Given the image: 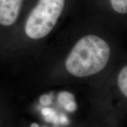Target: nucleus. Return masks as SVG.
<instances>
[{"label":"nucleus","instance_id":"1","mask_svg":"<svg viewBox=\"0 0 127 127\" xmlns=\"http://www.w3.org/2000/svg\"><path fill=\"white\" fill-rule=\"evenodd\" d=\"M110 57L107 42L95 35L83 37L73 46L65 62V67L71 75L87 77L101 71Z\"/></svg>","mask_w":127,"mask_h":127},{"label":"nucleus","instance_id":"2","mask_svg":"<svg viewBox=\"0 0 127 127\" xmlns=\"http://www.w3.org/2000/svg\"><path fill=\"white\" fill-rule=\"evenodd\" d=\"M65 0H39L28 17L25 32L27 36L39 40L54 28L62 13Z\"/></svg>","mask_w":127,"mask_h":127},{"label":"nucleus","instance_id":"3","mask_svg":"<svg viewBox=\"0 0 127 127\" xmlns=\"http://www.w3.org/2000/svg\"><path fill=\"white\" fill-rule=\"evenodd\" d=\"M23 0H0V26H13L18 19Z\"/></svg>","mask_w":127,"mask_h":127},{"label":"nucleus","instance_id":"4","mask_svg":"<svg viewBox=\"0 0 127 127\" xmlns=\"http://www.w3.org/2000/svg\"><path fill=\"white\" fill-rule=\"evenodd\" d=\"M117 83L121 92L123 95L127 97V66H124L120 71L119 73Z\"/></svg>","mask_w":127,"mask_h":127},{"label":"nucleus","instance_id":"5","mask_svg":"<svg viewBox=\"0 0 127 127\" xmlns=\"http://www.w3.org/2000/svg\"><path fill=\"white\" fill-rule=\"evenodd\" d=\"M41 113L47 122L54 123L56 125L59 124L58 115L56 114L54 109L50 107H44L41 110Z\"/></svg>","mask_w":127,"mask_h":127},{"label":"nucleus","instance_id":"6","mask_svg":"<svg viewBox=\"0 0 127 127\" xmlns=\"http://www.w3.org/2000/svg\"><path fill=\"white\" fill-rule=\"evenodd\" d=\"M112 9L119 14H127V0H110Z\"/></svg>","mask_w":127,"mask_h":127},{"label":"nucleus","instance_id":"7","mask_svg":"<svg viewBox=\"0 0 127 127\" xmlns=\"http://www.w3.org/2000/svg\"><path fill=\"white\" fill-rule=\"evenodd\" d=\"M74 101H75V98L73 95L67 91L61 92L58 95V102L64 107Z\"/></svg>","mask_w":127,"mask_h":127},{"label":"nucleus","instance_id":"8","mask_svg":"<svg viewBox=\"0 0 127 127\" xmlns=\"http://www.w3.org/2000/svg\"><path fill=\"white\" fill-rule=\"evenodd\" d=\"M40 102L42 105L47 107L52 103V98L49 95H42L40 97Z\"/></svg>","mask_w":127,"mask_h":127},{"label":"nucleus","instance_id":"9","mask_svg":"<svg viewBox=\"0 0 127 127\" xmlns=\"http://www.w3.org/2000/svg\"><path fill=\"white\" fill-rule=\"evenodd\" d=\"M58 121H59V124L64 126H67L69 124L68 119L66 116L64 115L63 114H61L59 116H58Z\"/></svg>","mask_w":127,"mask_h":127},{"label":"nucleus","instance_id":"10","mask_svg":"<svg viewBox=\"0 0 127 127\" xmlns=\"http://www.w3.org/2000/svg\"><path fill=\"white\" fill-rule=\"evenodd\" d=\"M76 107H77L76 103V102L74 101V102H73L71 103L68 104V105L65 106L64 108L65 109V110H66L67 112H73L74 111H76Z\"/></svg>","mask_w":127,"mask_h":127},{"label":"nucleus","instance_id":"11","mask_svg":"<svg viewBox=\"0 0 127 127\" xmlns=\"http://www.w3.org/2000/svg\"><path fill=\"white\" fill-rule=\"evenodd\" d=\"M31 127H40V126L37 123H32V124H31Z\"/></svg>","mask_w":127,"mask_h":127},{"label":"nucleus","instance_id":"12","mask_svg":"<svg viewBox=\"0 0 127 127\" xmlns=\"http://www.w3.org/2000/svg\"><path fill=\"white\" fill-rule=\"evenodd\" d=\"M0 127H3V123H2V119L0 118Z\"/></svg>","mask_w":127,"mask_h":127},{"label":"nucleus","instance_id":"13","mask_svg":"<svg viewBox=\"0 0 127 127\" xmlns=\"http://www.w3.org/2000/svg\"></svg>","mask_w":127,"mask_h":127},{"label":"nucleus","instance_id":"14","mask_svg":"<svg viewBox=\"0 0 127 127\" xmlns=\"http://www.w3.org/2000/svg\"></svg>","mask_w":127,"mask_h":127}]
</instances>
